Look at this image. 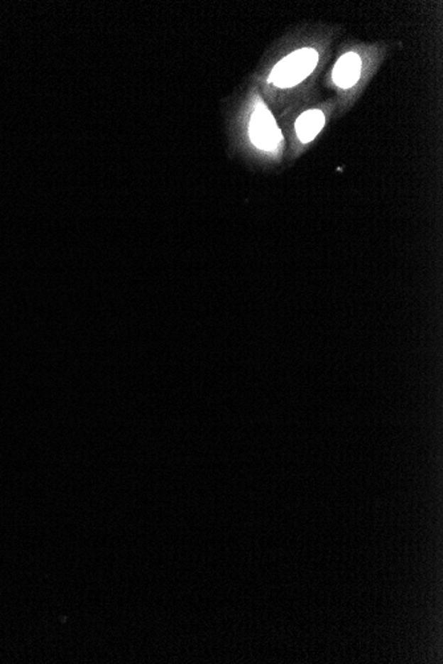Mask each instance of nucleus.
I'll list each match as a JSON object with an SVG mask.
<instances>
[{"label":"nucleus","instance_id":"nucleus-4","mask_svg":"<svg viewBox=\"0 0 443 664\" xmlns=\"http://www.w3.org/2000/svg\"><path fill=\"white\" fill-rule=\"evenodd\" d=\"M325 124V119L322 110L312 109L304 111L296 121V133L299 139L307 143L311 142L320 131Z\"/></svg>","mask_w":443,"mask_h":664},{"label":"nucleus","instance_id":"nucleus-3","mask_svg":"<svg viewBox=\"0 0 443 664\" xmlns=\"http://www.w3.org/2000/svg\"><path fill=\"white\" fill-rule=\"evenodd\" d=\"M361 59L356 53H346L341 56L334 65L333 81L340 88L346 89L353 87L361 75Z\"/></svg>","mask_w":443,"mask_h":664},{"label":"nucleus","instance_id":"nucleus-1","mask_svg":"<svg viewBox=\"0 0 443 664\" xmlns=\"http://www.w3.org/2000/svg\"><path fill=\"white\" fill-rule=\"evenodd\" d=\"M319 62V53L312 48L296 50L278 62L270 81L279 88H291L308 77Z\"/></svg>","mask_w":443,"mask_h":664},{"label":"nucleus","instance_id":"nucleus-2","mask_svg":"<svg viewBox=\"0 0 443 664\" xmlns=\"http://www.w3.org/2000/svg\"><path fill=\"white\" fill-rule=\"evenodd\" d=\"M250 137L256 148L267 151L276 149L282 141V131L271 111L263 104H259L252 114Z\"/></svg>","mask_w":443,"mask_h":664}]
</instances>
